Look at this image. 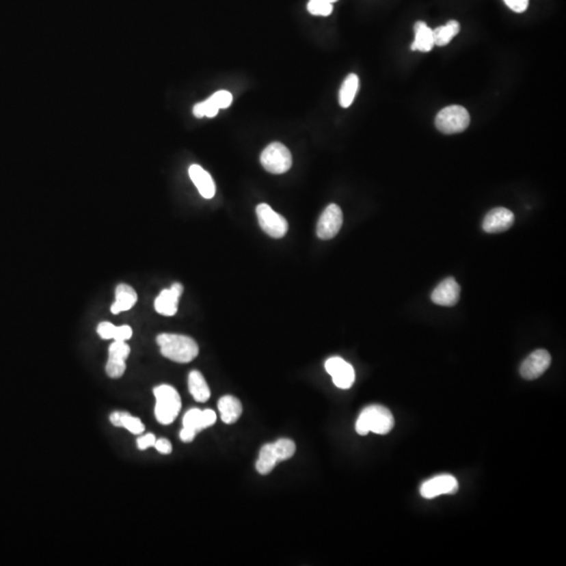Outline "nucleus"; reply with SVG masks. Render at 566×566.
I'll return each mask as SVG.
<instances>
[{"label":"nucleus","instance_id":"obj_3","mask_svg":"<svg viewBox=\"0 0 566 566\" xmlns=\"http://www.w3.org/2000/svg\"><path fill=\"white\" fill-rule=\"evenodd\" d=\"M156 397L154 414L156 420L162 425H170L178 418L182 401L176 388L169 385H160L154 389Z\"/></svg>","mask_w":566,"mask_h":566},{"label":"nucleus","instance_id":"obj_18","mask_svg":"<svg viewBox=\"0 0 566 566\" xmlns=\"http://www.w3.org/2000/svg\"><path fill=\"white\" fill-rule=\"evenodd\" d=\"M137 301H138V295H137L134 287L122 283V285L117 287L116 301L111 305V313L117 315V314L121 313V311H129V309L134 307Z\"/></svg>","mask_w":566,"mask_h":566},{"label":"nucleus","instance_id":"obj_11","mask_svg":"<svg viewBox=\"0 0 566 566\" xmlns=\"http://www.w3.org/2000/svg\"><path fill=\"white\" fill-rule=\"evenodd\" d=\"M129 353H130V347L126 344V342L115 341L109 346L108 361L106 364V373L109 377L118 379L124 375Z\"/></svg>","mask_w":566,"mask_h":566},{"label":"nucleus","instance_id":"obj_26","mask_svg":"<svg viewBox=\"0 0 566 566\" xmlns=\"http://www.w3.org/2000/svg\"><path fill=\"white\" fill-rule=\"evenodd\" d=\"M272 447H273L274 453H275L278 462L290 460V458H293L296 452L295 443L292 440H289V438L278 440L277 442L272 444Z\"/></svg>","mask_w":566,"mask_h":566},{"label":"nucleus","instance_id":"obj_5","mask_svg":"<svg viewBox=\"0 0 566 566\" xmlns=\"http://www.w3.org/2000/svg\"><path fill=\"white\" fill-rule=\"evenodd\" d=\"M260 163L270 174H282L291 169L293 158L291 152L285 145L274 142L262 151Z\"/></svg>","mask_w":566,"mask_h":566},{"label":"nucleus","instance_id":"obj_33","mask_svg":"<svg viewBox=\"0 0 566 566\" xmlns=\"http://www.w3.org/2000/svg\"><path fill=\"white\" fill-rule=\"evenodd\" d=\"M327 1H329V3H337L338 0H327Z\"/></svg>","mask_w":566,"mask_h":566},{"label":"nucleus","instance_id":"obj_15","mask_svg":"<svg viewBox=\"0 0 566 566\" xmlns=\"http://www.w3.org/2000/svg\"><path fill=\"white\" fill-rule=\"evenodd\" d=\"M514 214L506 208H495L491 210L484 222H482V229L486 233H502L510 229L514 224Z\"/></svg>","mask_w":566,"mask_h":566},{"label":"nucleus","instance_id":"obj_1","mask_svg":"<svg viewBox=\"0 0 566 566\" xmlns=\"http://www.w3.org/2000/svg\"><path fill=\"white\" fill-rule=\"evenodd\" d=\"M161 353L169 360L189 363L198 357V345L192 338L176 333H161L156 338Z\"/></svg>","mask_w":566,"mask_h":566},{"label":"nucleus","instance_id":"obj_17","mask_svg":"<svg viewBox=\"0 0 566 566\" xmlns=\"http://www.w3.org/2000/svg\"><path fill=\"white\" fill-rule=\"evenodd\" d=\"M189 176L202 198L210 200L215 196L216 189L213 178L209 172H207L200 165H191L189 168Z\"/></svg>","mask_w":566,"mask_h":566},{"label":"nucleus","instance_id":"obj_21","mask_svg":"<svg viewBox=\"0 0 566 566\" xmlns=\"http://www.w3.org/2000/svg\"><path fill=\"white\" fill-rule=\"evenodd\" d=\"M189 391L196 402L204 403L211 397V391L204 380V375L198 370L190 373L188 377Z\"/></svg>","mask_w":566,"mask_h":566},{"label":"nucleus","instance_id":"obj_8","mask_svg":"<svg viewBox=\"0 0 566 566\" xmlns=\"http://www.w3.org/2000/svg\"><path fill=\"white\" fill-rule=\"evenodd\" d=\"M551 362L552 357L549 351L545 349H537L522 362L520 375L526 380H536L547 370Z\"/></svg>","mask_w":566,"mask_h":566},{"label":"nucleus","instance_id":"obj_14","mask_svg":"<svg viewBox=\"0 0 566 566\" xmlns=\"http://www.w3.org/2000/svg\"><path fill=\"white\" fill-rule=\"evenodd\" d=\"M184 287L180 283H174L170 289L163 290L154 301V309L160 315L172 317L178 313V301Z\"/></svg>","mask_w":566,"mask_h":566},{"label":"nucleus","instance_id":"obj_13","mask_svg":"<svg viewBox=\"0 0 566 566\" xmlns=\"http://www.w3.org/2000/svg\"><path fill=\"white\" fill-rule=\"evenodd\" d=\"M460 297V287L453 277L443 280L431 294L433 303L442 307H454Z\"/></svg>","mask_w":566,"mask_h":566},{"label":"nucleus","instance_id":"obj_10","mask_svg":"<svg viewBox=\"0 0 566 566\" xmlns=\"http://www.w3.org/2000/svg\"><path fill=\"white\" fill-rule=\"evenodd\" d=\"M458 490L456 478L449 474H443L425 482L421 486V495L427 499H432L445 494H456Z\"/></svg>","mask_w":566,"mask_h":566},{"label":"nucleus","instance_id":"obj_25","mask_svg":"<svg viewBox=\"0 0 566 566\" xmlns=\"http://www.w3.org/2000/svg\"><path fill=\"white\" fill-rule=\"evenodd\" d=\"M278 460L274 453L272 444L264 445L260 450L259 458L256 462V470L261 475H267L271 473L273 469L277 464Z\"/></svg>","mask_w":566,"mask_h":566},{"label":"nucleus","instance_id":"obj_27","mask_svg":"<svg viewBox=\"0 0 566 566\" xmlns=\"http://www.w3.org/2000/svg\"><path fill=\"white\" fill-rule=\"evenodd\" d=\"M124 427L134 434H141L144 432L145 426L140 418H134L127 412H120V428Z\"/></svg>","mask_w":566,"mask_h":566},{"label":"nucleus","instance_id":"obj_30","mask_svg":"<svg viewBox=\"0 0 566 566\" xmlns=\"http://www.w3.org/2000/svg\"><path fill=\"white\" fill-rule=\"evenodd\" d=\"M156 436L149 433V434L138 438L137 445H138V448L140 449V450H146V449L150 448V447H154V444H156Z\"/></svg>","mask_w":566,"mask_h":566},{"label":"nucleus","instance_id":"obj_12","mask_svg":"<svg viewBox=\"0 0 566 566\" xmlns=\"http://www.w3.org/2000/svg\"><path fill=\"white\" fill-rule=\"evenodd\" d=\"M233 101L232 93L226 91H220L214 93L208 100L198 103L194 106L193 113L196 118H213L220 109L228 108Z\"/></svg>","mask_w":566,"mask_h":566},{"label":"nucleus","instance_id":"obj_7","mask_svg":"<svg viewBox=\"0 0 566 566\" xmlns=\"http://www.w3.org/2000/svg\"><path fill=\"white\" fill-rule=\"evenodd\" d=\"M342 224L343 213L341 208L335 204H329L318 220V237L323 240L331 239L339 233Z\"/></svg>","mask_w":566,"mask_h":566},{"label":"nucleus","instance_id":"obj_24","mask_svg":"<svg viewBox=\"0 0 566 566\" xmlns=\"http://www.w3.org/2000/svg\"><path fill=\"white\" fill-rule=\"evenodd\" d=\"M460 31V25L456 21H450L446 25L436 27L433 30L434 45L438 47H445L449 45L453 38L456 37Z\"/></svg>","mask_w":566,"mask_h":566},{"label":"nucleus","instance_id":"obj_2","mask_svg":"<svg viewBox=\"0 0 566 566\" xmlns=\"http://www.w3.org/2000/svg\"><path fill=\"white\" fill-rule=\"evenodd\" d=\"M394 426L392 413L386 407L371 405L361 412L355 423V431L360 436H367L369 432L384 436L390 432Z\"/></svg>","mask_w":566,"mask_h":566},{"label":"nucleus","instance_id":"obj_16","mask_svg":"<svg viewBox=\"0 0 566 566\" xmlns=\"http://www.w3.org/2000/svg\"><path fill=\"white\" fill-rule=\"evenodd\" d=\"M215 422L216 413L211 409L200 410V409L194 408L185 414L182 426L185 428L192 429L198 433L204 429L209 428L212 425L215 424Z\"/></svg>","mask_w":566,"mask_h":566},{"label":"nucleus","instance_id":"obj_23","mask_svg":"<svg viewBox=\"0 0 566 566\" xmlns=\"http://www.w3.org/2000/svg\"><path fill=\"white\" fill-rule=\"evenodd\" d=\"M360 81L355 73H349L343 81L339 91V103L343 108H349L353 104L359 89Z\"/></svg>","mask_w":566,"mask_h":566},{"label":"nucleus","instance_id":"obj_19","mask_svg":"<svg viewBox=\"0 0 566 566\" xmlns=\"http://www.w3.org/2000/svg\"><path fill=\"white\" fill-rule=\"evenodd\" d=\"M218 410L224 424L231 425L237 422L242 413L241 403L232 395H224L218 401Z\"/></svg>","mask_w":566,"mask_h":566},{"label":"nucleus","instance_id":"obj_28","mask_svg":"<svg viewBox=\"0 0 566 566\" xmlns=\"http://www.w3.org/2000/svg\"><path fill=\"white\" fill-rule=\"evenodd\" d=\"M307 10L314 16H329L333 13V3L327 0H309Z\"/></svg>","mask_w":566,"mask_h":566},{"label":"nucleus","instance_id":"obj_20","mask_svg":"<svg viewBox=\"0 0 566 566\" xmlns=\"http://www.w3.org/2000/svg\"><path fill=\"white\" fill-rule=\"evenodd\" d=\"M415 38L411 49L412 51H423L428 53L434 47V38H433V30L430 29L424 21H418L414 25Z\"/></svg>","mask_w":566,"mask_h":566},{"label":"nucleus","instance_id":"obj_31","mask_svg":"<svg viewBox=\"0 0 566 566\" xmlns=\"http://www.w3.org/2000/svg\"><path fill=\"white\" fill-rule=\"evenodd\" d=\"M154 447L158 452L162 453V454H169V453H172V443L169 442L166 438L156 440Z\"/></svg>","mask_w":566,"mask_h":566},{"label":"nucleus","instance_id":"obj_29","mask_svg":"<svg viewBox=\"0 0 566 566\" xmlns=\"http://www.w3.org/2000/svg\"><path fill=\"white\" fill-rule=\"evenodd\" d=\"M504 1L512 11L516 13H523L528 9V3H530V0H504Z\"/></svg>","mask_w":566,"mask_h":566},{"label":"nucleus","instance_id":"obj_6","mask_svg":"<svg viewBox=\"0 0 566 566\" xmlns=\"http://www.w3.org/2000/svg\"><path fill=\"white\" fill-rule=\"evenodd\" d=\"M258 222L264 233L273 238H282L289 230V224L283 216L274 211L267 204H258L256 208Z\"/></svg>","mask_w":566,"mask_h":566},{"label":"nucleus","instance_id":"obj_22","mask_svg":"<svg viewBox=\"0 0 566 566\" xmlns=\"http://www.w3.org/2000/svg\"><path fill=\"white\" fill-rule=\"evenodd\" d=\"M97 331L99 335L104 340L113 339L115 341L125 342L132 337V329L128 325L116 327L110 322H101L98 325Z\"/></svg>","mask_w":566,"mask_h":566},{"label":"nucleus","instance_id":"obj_9","mask_svg":"<svg viewBox=\"0 0 566 566\" xmlns=\"http://www.w3.org/2000/svg\"><path fill=\"white\" fill-rule=\"evenodd\" d=\"M325 369L333 377V382L338 388L349 389L355 382V369L342 357H329L325 362Z\"/></svg>","mask_w":566,"mask_h":566},{"label":"nucleus","instance_id":"obj_4","mask_svg":"<svg viewBox=\"0 0 566 566\" xmlns=\"http://www.w3.org/2000/svg\"><path fill=\"white\" fill-rule=\"evenodd\" d=\"M470 113L460 105H450L438 113L436 126L445 134H460L470 125Z\"/></svg>","mask_w":566,"mask_h":566},{"label":"nucleus","instance_id":"obj_32","mask_svg":"<svg viewBox=\"0 0 566 566\" xmlns=\"http://www.w3.org/2000/svg\"><path fill=\"white\" fill-rule=\"evenodd\" d=\"M196 431L192 430V429L185 428V427L180 433V440L184 443H191L192 440H194V438H196Z\"/></svg>","mask_w":566,"mask_h":566}]
</instances>
